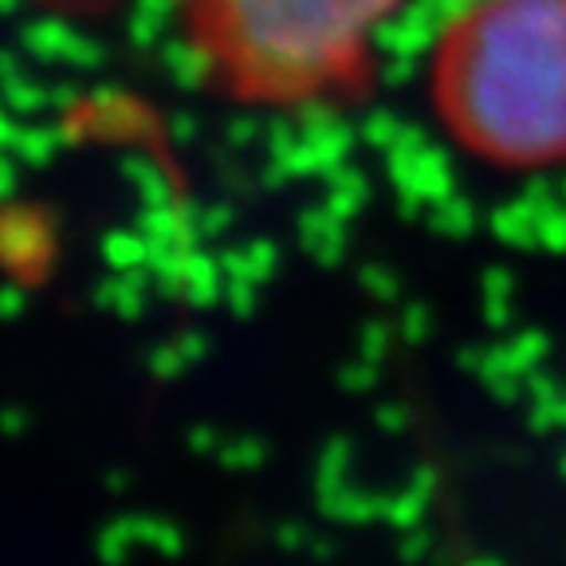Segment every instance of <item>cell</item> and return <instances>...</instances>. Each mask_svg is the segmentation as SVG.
<instances>
[{
	"instance_id": "cell-16",
	"label": "cell",
	"mask_w": 566,
	"mask_h": 566,
	"mask_svg": "<svg viewBox=\"0 0 566 566\" xmlns=\"http://www.w3.org/2000/svg\"><path fill=\"white\" fill-rule=\"evenodd\" d=\"M381 343H386V331H366V354H370V358H374V354H381V350H386V346H381Z\"/></svg>"
},
{
	"instance_id": "cell-20",
	"label": "cell",
	"mask_w": 566,
	"mask_h": 566,
	"mask_svg": "<svg viewBox=\"0 0 566 566\" xmlns=\"http://www.w3.org/2000/svg\"><path fill=\"white\" fill-rule=\"evenodd\" d=\"M469 566H504V563H495V558H476V563H469Z\"/></svg>"
},
{
	"instance_id": "cell-1",
	"label": "cell",
	"mask_w": 566,
	"mask_h": 566,
	"mask_svg": "<svg viewBox=\"0 0 566 566\" xmlns=\"http://www.w3.org/2000/svg\"><path fill=\"white\" fill-rule=\"evenodd\" d=\"M429 91L472 158L500 169L566 161V0H469L437 35Z\"/></svg>"
},
{
	"instance_id": "cell-4",
	"label": "cell",
	"mask_w": 566,
	"mask_h": 566,
	"mask_svg": "<svg viewBox=\"0 0 566 566\" xmlns=\"http://www.w3.org/2000/svg\"><path fill=\"white\" fill-rule=\"evenodd\" d=\"M386 504L370 492H358V488H338V492H318V507L327 520L338 523H370V520H386Z\"/></svg>"
},
{
	"instance_id": "cell-14",
	"label": "cell",
	"mask_w": 566,
	"mask_h": 566,
	"mask_svg": "<svg viewBox=\"0 0 566 566\" xmlns=\"http://www.w3.org/2000/svg\"><path fill=\"white\" fill-rule=\"evenodd\" d=\"M275 539H280V547H287V551H295V547H311L307 527H303V523H287V527H280V531H275Z\"/></svg>"
},
{
	"instance_id": "cell-7",
	"label": "cell",
	"mask_w": 566,
	"mask_h": 566,
	"mask_svg": "<svg viewBox=\"0 0 566 566\" xmlns=\"http://www.w3.org/2000/svg\"><path fill=\"white\" fill-rule=\"evenodd\" d=\"M134 543H138V531H134V515H126V520H115V523H106L103 535H98V558H103L106 566H123Z\"/></svg>"
},
{
	"instance_id": "cell-15",
	"label": "cell",
	"mask_w": 566,
	"mask_h": 566,
	"mask_svg": "<svg viewBox=\"0 0 566 566\" xmlns=\"http://www.w3.org/2000/svg\"><path fill=\"white\" fill-rule=\"evenodd\" d=\"M181 366H186V358H174L169 350H158L150 358V370L158 374V378H177V370H181Z\"/></svg>"
},
{
	"instance_id": "cell-18",
	"label": "cell",
	"mask_w": 566,
	"mask_h": 566,
	"mask_svg": "<svg viewBox=\"0 0 566 566\" xmlns=\"http://www.w3.org/2000/svg\"><path fill=\"white\" fill-rule=\"evenodd\" d=\"M126 484H130V476H126V472H111V476H106V488H115V492H123Z\"/></svg>"
},
{
	"instance_id": "cell-6",
	"label": "cell",
	"mask_w": 566,
	"mask_h": 566,
	"mask_svg": "<svg viewBox=\"0 0 566 566\" xmlns=\"http://www.w3.org/2000/svg\"><path fill=\"white\" fill-rule=\"evenodd\" d=\"M350 441L346 437H335V441L323 449V457H318V492H338V488H346V469H350Z\"/></svg>"
},
{
	"instance_id": "cell-5",
	"label": "cell",
	"mask_w": 566,
	"mask_h": 566,
	"mask_svg": "<svg viewBox=\"0 0 566 566\" xmlns=\"http://www.w3.org/2000/svg\"><path fill=\"white\" fill-rule=\"evenodd\" d=\"M134 531H138V543L161 551V555H181L186 551V535L174 527L169 520H154V515H134Z\"/></svg>"
},
{
	"instance_id": "cell-21",
	"label": "cell",
	"mask_w": 566,
	"mask_h": 566,
	"mask_svg": "<svg viewBox=\"0 0 566 566\" xmlns=\"http://www.w3.org/2000/svg\"><path fill=\"white\" fill-rule=\"evenodd\" d=\"M558 472H563V476H566V452H563V457H558Z\"/></svg>"
},
{
	"instance_id": "cell-8",
	"label": "cell",
	"mask_w": 566,
	"mask_h": 566,
	"mask_svg": "<svg viewBox=\"0 0 566 566\" xmlns=\"http://www.w3.org/2000/svg\"><path fill=\"white\" fill-rule=\"evenodd\" d=\"M217 457L229 472H252L268 460V444L256 441V437H237V441H224Z\"/></svg>"
},
{
	"instance_id": "cell-19",
	"label": "cell",
	"mask_w": 566,
	"mask_h": 566,
	"mask_svg": "<svg viewBox=\"0 0 566 566\" xmlns=\"http://www.w3.org/2000/svg\"><path fill=\"white\" fill-rule=\"evenodd\" d=\"M558 424H566V394H563V401H558Z\"/></svg>"
},
{
	"instance_id": "cell-11",
	"label": "cell",
	"mask_w": 566,
	"mask_h": 566,
	"mask_svg": "<svg viewBox=\"0 0 566 566\" xmlns=\"http://www.w3.org/2000/svg\"><path fill=\"white\" fill-rule=\"evenodd\" d=\"M374 421H378L386 433H406V429H409V409L381 406V409H374Z\"/></svg>"
},
{
	"instance_id": "cell-10",
	"label": "cell",
	"mask_w": 566,
	"mask_h": 566,
	"mask_svg": "<svg viewBox=\"0 0 566 566\" xmlns=\"http://www.w3.org/2000/svg\"><path fill=\"white\" fill-rule=\"evenodd\" d=\"M398 551H401V558H406V563H421V558L429 555V535H424L421 527H409Z\"/></svg>"
},
{
	"instance_id": "cell-3",
	"label": "cell",
	"mask_w": 566,
	"mask_h": 566,
	"mask_svg": "<svg viewBox=\"0 0 566 566\" xmlns=\"http://www.w3.org/2000/svg\"><path fill=\"white\" fill-rule=\"evenodd\" d=\"M433 492H437V472L424 464V469L413 472V480H409L406 492L394 495V500L386 504V520L394 523L398 531L417 527V523H421V515H424V507H429V500H433Z\"/></svg>"
},
{
	"instance_id": "cell-2",
	"label": "cell",
	"mask_w": 566,
	"mask_h": 566,
	"mask_svg": "<svg viewBox=\"0 0 566 566\" xmlns=\"http://www.w3.org/2000/svg\"><path fill=\"white\" fill-rule=\"evenodd\" d=\"M409 0H177L201 80L244 106H311L366 83Z\"/></svg>"
},
{
	"instance_id": "cell-9",
	"label": "cell",
	"mask_w": 566,
	"mask_h": 566,
	"mask_svg": "<svg viewBox=\"0 0 566 566\" xmlns=\"http://www.w3.org/2000/svg\"><path fill=\"white\" fill-rule=\"evenodd\" d=\"M527 394L535 398V406H543V401H558L563 398V389H558V381L551 378V374H527Z\"/></svg>"
},
{
	"instance_id": "cell-12",
	"label": "cell",
	"mask_w": 566,
	"mask_h": 566,
	"mask_svg": "<svg viewBox=\"0 0 566 566\" xmlns=\"http://www.w3.org/2000/svg\"><path fill=\"white\" fill-rule=\"evenodd\" d=\"M378 381V374H374V366H346L343 370V386L354 389V394H366V389Z\"/></svg>"
},
{
	"instance_id": "cell-17",
	"label": "cell",
	"mask_w": 566,
	"mask_h": 566,
	"mask_svg": "<svg viewBox=\"0 0 566 566\" xmlns=\"http://www.w3.org/2000/svg\"><path fill=\"white\" fill-rule=\"evenodd\" d=\"M24 421H28L24 409H9V413H4V429H9L12 437H17L20 429H24Z\"/></svg>"
},
{
	"instance_id": "cell-13",
	"label": "cell",
	"mask_w": 566,
	"mask_h": 566,
	"mask_svg": "<svg viewBox=\"0 0 566 566\" xmlns=\"http://www.w3.org/2000/svg\"><path fill=\"white\" fill-rule=\"evenodd\" d=\"M221 437H217V429H209V424H197V429H189V449L193 452H217L221 449Z\"/></svg>"
}]
</instances>
